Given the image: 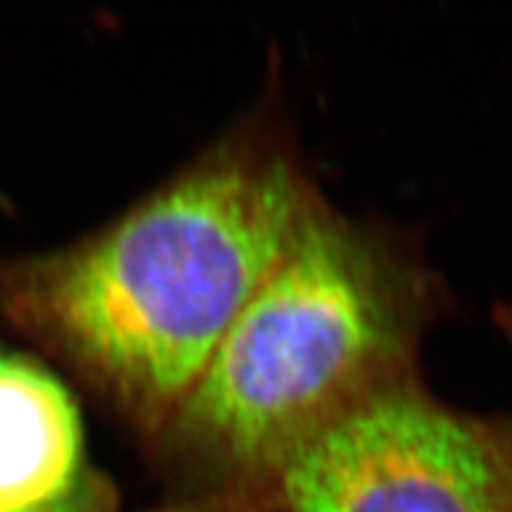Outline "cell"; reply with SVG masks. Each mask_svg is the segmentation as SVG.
<instances>
[{
    "label": "cell",
    "instance_id": "obj_1",
    "mask_svg": "<svg viewBox=\"0 0 512 512\" xmlns=\"http://www.w3.org/2000/svg\"><path fill=\"white\" fill-rule=\"evenodd\" d=\"M309 209L287 159L223 147L91 238L0 261V316L162 432Z\"/></svg>",
    "mask_w": 512,
    "mask_h": 512
},
{
    "label": "cell",
    "instance_id": "obj_2",
    "mask_svg": "<svg viewBox=\"0 0 512 512\" xmlns=\"http://www.w3.org/2000/svg\"><path fill=\"white\" fill-rule=\"evenodd\" d=\"M401 344L384 266L311 207L159 434L226 489L266 501L299 448L387 387Z\"/></svg>",
    "mask_w": 512,
    "mask_h": 512
},
{
    "label": "cell",
    "instance_id": "obj_3",
    "mask_svg": "<svg viewBox=\"0 0 512 512\" xmlns=\"http://www.w3.org/2000/svg\"><path fill=\"white\" fill-rule=\"evenodd\" d=\"M268 512H512L501 444L389 382L299 448Z\"/></svg>",
    "mask_w": 512,
    "mask_h": 512
},
{
    "label": "cell",
    "instance_id": "obj_4",
    "mask_svg": "<svg viewBox=\"0 0 512 512\" xmlns=\"http://www.w3.org/2000/svg\"><path fill=\"white\" fill-rule=\"evenodd\" d=\"M105 501L72 394L0 347V512H100Z\"/></svg>",
    "mask_w": 512,
    "mask_h": 512
},
{
    "label": "cell",
    "instance_id": "obj_5",
    "mask_svg": "<svg viewBox=\"0 0 512 512\" xmlns=\"http://www.w3.org/2000/svg\"><path fill=\"white\" fill-rule=\"evenodd\" d=\"M150 512H268L266 501L261 496L238 489H219L214 494H204L192 501L166 505V508Z\"/></svg>",
    "mask_w": 512,
    "mask_h": 512
},
{
    "label": "cell",
    "instance_id": "obj_6",
    "mask_svg": "<svg viewBox=\"0 0 512 512\" xmlns=\"http://www.w3.org/2000/svg\"><path fill=\"white\" fill-rule=\"evenodd\" d=\"M498 444H501L505 458H508V463H510V467H512V430H510L508 434H505V437L498 439Z\"/></svg>",
    "mask_w": 512,
    "mask_h": 512
}]
</instances>
